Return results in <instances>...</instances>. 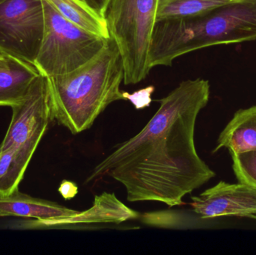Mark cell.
<instances>
[{
	"label": "cell",
	"mask_w": 256,
	"mask_h": 255,
	"mask_svg": "<svg viewBox=\"0 0 256 255\" xmlns=\"http://www.w3.org/2000/svg\"><path fill=\"white\" fill-rule=\"evenodd\" d=\"M210 84L186 79L158 100L144 128L92 171L86 184L110 176L122 184L130 202H158L172 208L215 176L196 149L197 117L207 106Z\"/></svg>",
	"instance_id": "obj_1"
},
{
	"label": "cell",
	"mask_w": 256,
	"mask_h": 255,
	"mask_svg": "<svg viewBox=\"0 0 256 255\" xmlns=\"http://www.w3.org/2000/svg\"><path fill=\"white\" fill-rule=\"evenodd\" d=\"M122 58L114 39L76 70L49 77L54 120L72 134L88 130L99 115L116 101L126 100Z\"/></svg>",
	"instance_id": "obj_2"
},
{
	"label": "cell",
	"mask_w": 256,
	"mask_h": 255,
	"mask_svg": "<svg viewBox=\"0 0 256 255\" xmlns=\"http://www.w3.org/2000/svg\"><path fill=\"white\" fill-rule=\"evenodd\" d=\"M256 39V0H242L204 14L156 20L150 42V68L208 46Z\"/></svg>",
	"instance_id": "obj_3"
},
{
	"label": "cell",
	"mask_w": 256,
	"mask_h": 255,
	"mask_svg": "<svg viewBox=\"0 0 256 255\" xmlns=\"http://www.w3.org/2000/svg\"><path fill=\"white\" fill-rule=\"evenodd\" d=\"M159 0H110L104 15L110 37L122 58L124 85L144 80L152 70L149 60Z\"/></svg>",
	"instance_id": "obj_4"
},
{
	"label": "cell",
	"mask_w": 256,
	"mask_h": 255,
	"mask_svg": "<svg viewBox=\"0 0 256 255\" xmlns=\"http://www.w3.org/2000/svg\"><path fill=\"white\" fill-rule=\"evenodd\" d=\"M45 25L34 65L42 74L55 76L76 70L97 55L108 38L70 22L43 0Z\"/></svg>",
	"instance_id": "obj_5"
},
{
	"label": "cell",
	"mask_w": 256,
	"mask_h": 255,
	"mask_svg": "<svg viewBox=\"0 0 256 255\" xmlns=\"http://www.w3.org/2000/svg\"><path fill=\"white\" fill-rule=\"evenodd\" d=\"M12 109V119L0 147L13 148L30 165L50 124L54 120L48 76L40 73L24 100Z\"/></svg>",
	"instance_id": "obj_6"
},
{
	"label": "cell",
	"mask_w": 256,
	"mask_h": 255,
	"mask_svg": "<svg viewBox=\"0 0 256 255\" xmlns=\"http://www.w3.org/2000/svg\"><path fill=\"white\" fill-rule=\"evenodd\" d=\"M43 0L0 4V52L34 65L44 32Z\"/></svg>",
	"instance_id": "obj_7"
},
{
	"label": "cell",
	"mask_w": 256,
	"mask_h": 255,
	"mask_svg": "<svg viewBox=\"0 0 256 255\" xmlns=\"http://www.w3.org/2000/svg\"><path fill=\"white\" fill-rule=\"evenodd\" d=\"M194 212L202 220L220 217L256 219V189L248 184L220 182L191 197Z\"/></svg>",
	"instance_id": "obj_8"
},
{
	"label": "cell",
	"mask_w": 256,
	"mask_h": 255,
	"mask_svg": "<svg viewBox=\"0 0 256 255\" xmlns=\"http://www.w3.org/2000/svg\"><path fill=\"white\" fill-rule=\"evenodd\" d=\"M78 213L56 202L32 197L19 190L6 197H0V217L34 219L37 220L38 226H54L58 220L74 217Z\"/></svg>",
	"instance_id": "obj_9"
},
{
	"label": "cell",
	"mask_w": 256,
	"mask_h": 255,
	"mask_svg": "<svg viewBox=\"0 0 256 255\" xmlns=\"http://www.w3.org/2000/svg\"><path fill=\"white\" fill-rule=\"evenodd\" d=\"M40 74L36 66L13 55L0 58V107L19 104Z\"/></svg>",
	"instance_id": "obj_10"
},
{
	"label": "cell",
	"mask_w": 256,
	"mask_h": 255,
	"mask_svg": "<svg viewBox=\"0 0 256 255\" xmlns=\"http://www.w3.org/2000/svg\"><path fill=\"white\" fill-rule=\"evenodd\" d=\"M222 148L231 155L248 151H256V106L240 109L227 124L218 140L214 153Z\"/></svg>",
	"instance_id": "obj_11"
},
{
	"label": "cell",
	"mask_w": 256,
	"mask_h": 255,
	"mask_svg": "<svg viewBox=\"0 0 256 255\" xmlns=\"http://www.w3.org/2000/svg\"><path fill=\"white\" fill-rule=\"evenodd\" d=\"M138 214L128 208L114 194L104 193L96 196L94 206L85 212H79L74 217L58 220L55 226H66L76 223H121L134 220Z\"/></svg>",
	"instance_id": "obj_12"
},
{
	"label": "cell",
	"mask_w": 256,
	"mask_h": 255,
	"mask_svg": "<svg viewBox=\"0 0 256 255\" xmlns=\"http://www.w3.org/2000/svg\"><path fill=\"white\" fill-rule=\"evenodd\" d=\"M62 16L86 31L109 38L106 21L80 0H45Z\"/></svg>",
	"instance_id": "obj_13"
},
{
	"label": "cell",
	"mask_w": 256,
	"mask_h": 255,
	"mask_svg": "<svg viewBox=\"0 0 256 255\" xmlns=\"http://www.w3.org/2000/svg\"><path fill=\"white\" fill-rule=\"evenodd\" d=\"M242 0H159L156 20L198 16Z\"/></svg>",
	"instance_id": "obj_14"
},
{
	"label": "cell",
	"mask_w": 256,
	"mask_h": 255,
	"mask_svg": "<svg viewBox=\"0 0 256 255\" xmlns=\"http://www.w3.org/2000/svg\"><path fill=\"white\" fill-rule=\"evenodd\" d=\"M28 166L14 149L0 147V197L19 190Z\"/></svg>",
	"instance_id": "obj_15"
},
{
	"label": "cell",
	"mask_w": 256,
	"mask_h": 255,
	"mask_svg": "<svg viewBox=\"0 0 256 255\" xmlns=\"http://www.w3.org/2000/svg\"><path fill=\"white\" fill-rule=\"evenodd\" d=\"M233 169L239 182L256 189V151L232 155Z\"/></svg>",
	"instance_id": "obj_16"
},
{
	"label": "cell",
	"mask_w": 256,
	"mask_h": 255,
	"mask_svg": "<svg viewBox=\"0 0 256 255\" xmlns=\"http://www.w3.org/2000/svg\"><path fill=\"white\" fill-rule=\"evenodd\" d=\"M154 91V87L150 86L142 88L135 91L132 94L128 92H124V97L126 100H129L135 106L136 109H141L143 108L148 107L152 103V94Z\"/></svg>",
	"instance_id": "obj_17"
},
{
	"label": "cell",
	"mask_w": 256,
	"mask_h": 255,
	"mask_svg": "<svg viewBox=\"0 0 256 255\" xmlns=\"http://www.w3.org/2000/svg\"><path fill=\"white\" fill-rule=\"evenodd\" d=\"M58 193L66 200L74 199L78 193V187L75 183L72 181H63L58 187Z\"/></svg>",
	"instance_id": "obj_18"
},
{
	"label": "cell",
	"mask_w": 256,
	"mask_h": 255,
	"mask_svg": "<svg viewBox=\"0 0 256 255\" xmlns=\"http://www.w3.org/2000/svg\"><path fill=\"white\" fill-rule=\"evenodd\" d=\"M82 2L85 3L90 8L97 12L99 15L104 17L105 10L108 7L110 0H80Z\"/></svg>",
	"instance_id": "obj_19"
},
{
	"label": "cell",
	"mask_w": 256,
	"mask_h": 255,
	"mask_svg": "<svg viewBox=\"0 0 256 255\" xmlns=\"http://www.w3.org/2000/svg\"><path fill=\"white\" fill-rule=\"evenodd\" d=\"M6 1H7V0H0V4H2V3H3Z\"/></svg>",
	"instance_id": "obj_20"
},
{
	"label": "cell",
	"mask_w": 256,
	"mask_h": 255,
	"mask_svg": "<svg viewBox=\"0 0 256 255\" xmlns=\"http://www.w3.org/2000/svg\"><path fill=\"white\" fill-rule=\"evenodd\" d=\"M4 55H2V54H0V58H2L3 56H4Z\"/></svg>",
	"instance_id": "obj_21"
},
{
	"label": "cell",
	"mask_w": 256,
	"mask_h": 255,
	"mask_svg": "<svg viewBox=\"0 0 256 255\" xmlns=\"http://www.w3.org/2000/svg\"><path fill=\"white\" fill-rule=\"evenodd\" d=\"M0 54H2V53H1V52H0ZM2 55H3V54H2Z\"/></svg>",
	"instance_id": "obj_22"
}]
</instances>
